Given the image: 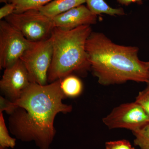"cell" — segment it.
I'll return each mask as SVG.
<instances>
[{
  "label": "cell",
  "mask_w": 149,
  "mask_h": 149,
  "mask_svg": "<svg viewBox=\"0 0 149 149\" xmlns=\"http://www.w3.org/2000/svg\"><path fill=\"white\" fill-rule=\"evenodd\" d=\"M61 80L45 85L31 83L19 98L13 102L15 109L10 115L11 133L24 142L34 141L40 149H49L56 134L54 121L59 113L71 111L64 104L65 97Z\"/></svg>",
  "instance_id": "6da1fadb"
},
{
  "label": "cell",
  "mask_w": 149,
  "mask_h": 149,
  "mask_svg": "<svg viewBox=\"0 0 149 149\" xmlns=\"http://www.w3.org/2000/svg\"><path fill=\"white\" fill-rule=\"evenodd\" d=\"M139 50L117 45L100 32H92L86 43L91 68L99 83L105 86L129 81L148 83L149 69L139 58Z\"/></svg>",
  "instance_id": "7a4b0ae2"
},
{
  "label": "cell",
  "mask_w": 149,
  "mask_h": 149,
  "mask_svg": "<svg viewBox=\"0 0 149 149\" xmlns=\"http://www.w3.org/2000/svg\"><path fill=\"white\" fill-rule=\"evenodd\" d=\"M92 32L89 25L69 30L54 27L50 36L53 56L48 73V83L91 68L86 43Z\"/></svg>",
  "instance_id": "3957f363"
},
{
  "label": "cell",
  "mask_w": 149,
  "mask_h": 149,
  "mask_svg": "<svg viewBox=\"0 0 149 149\" xmlns=\"http://www.w3.org/2000/svg\"><path fill=\"white\" fill-rule=\"evenodd\" d=\"M52 56L50 37L40 42H33L24 52L20 60L27 70L31 83L47 85Z\"/></svg>",
  "instance_id": "277c9868"
},
{
  "label": "cell",
  "mask_w": 149,
  "mask_h": 149,
  "mask_svg": "<svg viewBox=\"0 0 149 149\" xmlns=\"http://www.w3.org/2000/svg\"><path fill=\"white\" fill-rule=\"evenodd\" d=\"M5 20L32 42L49 39L54 28L52 19L44 15L38 9L13 13Z\"/></svg>",
  "instance_id": "5b68a950"
},
{
  "label": "cell",
  "mask_w": 149,
  "mask_h": 149,
  "mask_svg": "<svg viewBox=\"0 0 149 149\" xmlns=\"http://www.w3.org/2000/svg\"><path fill=\"white\" fill-rule=\"evenodd\" d=\"M30 42L6 20L0 21V67L14 64L31 46Z\"/></svg>",
  "instance_id": "8992f818"
},
{
  "label": "cell",
  "mask_w": 149,
  "mask_h": 149,
  "mask_svg": "<svg viewBox=\"0 0 149 149\" xmlns=\"http://www.w3.org/2000/svg\"><path fill=\"white\" fill-rule=\"evenodd\" d=\"M102 120L109 129L125 128L133 132L148 123L149 117L135 102L116 107Z\"/></svg>",
  "instance_id": "52a82bcc"
},
{
  "label": "cell",
  "mask_w": 149,
  "mask_h": 149,
  "mask_svg": "<svg viewBox=\"0 0 149 149\" xmlns=\"http://www.w3.org/2000/svg\"><path fill=\"white\" fill-rule=\"evenodd\" d=\"M30 83L27 70L19 59L11 66L5 69L0 81V88L7 99L14 102Z\"/></svg>",
  "instance_id": "ba28073f"
},
{
  "label": "cell",
  "mask_w": 149,
  "mask_h": 149,
  "mask_svg": "<svg viewBox=\"0 0 149 149\" xmlns=\"http://www.w3.org/2000/svg\"><path fill=\"white\" fill-rule=\"evenodd\" d=\"M97 15L82 5L52 18L54 27L69 30L83 25L95 24Z\"/></svg>",
  "instance_id": "9c48e42d"
},
{
  "label": "cell",
  "mask_w": 149,
  "mask_h": 149,
  "mask_svg": "<svg viewBox=\"0 0 149 149\" xmlns=\"http://www.w3.org/2000/svg\"><path fill=\"white\" fill-rule=\"evenodd\" d=\"M84 3H86V0H54L37 9L44 15L52 19Z\"/></svg>",
  "instance_id": "30bf717a"
},
{
  "label": "cell",
  "mask_w": 149,
  "mask_h": 149,
  "mask_svg": "<svg viewBox=\"0 0 149 149\" xmlns=\"http://www.w3.org/2000/svg\"><path fill=\"white\" fill-rule=\"evenodd\" d=\"M87 7L93 13L97 15L105 14L111 16L123 15L125 14L123 8H113L104 0H86Z\"/></svg>",
  "instance_id": "8fae6325"
},
{
  "label": "cell",
  "mask_w": 149,
  "mask_h": 149,
  "mask_svg": "<svg viewBox=\"0 0 149 149\" xmlns=\"http://www.w3.org/2000/svg\"><path fill=\"white\" fill-rule=\"evenodd\" d=\"M61 88L65 97H74L82 93L83 84L78 77L71 74L61 79Z\"/></svg>",
  "instance_id": "7c38bea8"
},
{
  "label": "cell",
  "mask_w": 149,
  "mask_h": 149,
  "mask_svg": "<svg viewBox=\"0 0 149 149\" xmlns=\"http://www.w3.org/2000/svg\"><path fill=\"white\" fill-rule=\"evenodd\" d=\"M54 0H7L15 6L14 13H21L31 9H37Z\"/></svg>",
  "instance_id": "4fadbf2b"
},
{
  "label": "cell",
  "mask_w": 149,
  "mask_h": 149,
  "mask_svg": "<svg viewBox=\"0 0 149 149\" xmlns=\"http://www.w3.org/2000/svg\"><path fill=\"white\" fill-rule=\"evenodd\" d=\"M16 145V139L9 134L2 112H0V149L13 148Z\"/></svg>",
  "instance_id": "5bb4252c"
},
{
  "label": "cell",
  "mask_w": 149,
  "mask_h": 149,
  "mask_svg": "<svg viewBox=\"0 0 149 149\" xmlns=\"http://www.w3.org/2000/svg\"><path fill=\"white\" fill-rule=\"evenodd\" d=\"M132 132L135 136L134 144L141 149H149V123Z\"/></svg>",
  "instance_id": "9a60e30c"
},
{
  "label": "cell",
  "mask_w": 149,
  "mask_h": 149,
  "mask_svg": "<svg viewBox=\"0 0 149 149\" xmlns=\"http://www.w3.org/2000/svg\"><path fill=\"white\" fill-rule=\"evenodd\" d=\"M141 91L136 97L135 102L141 106L149 117V85Z\"/></svg>",
  "instance_id": "2e32d148"
},
{
  "label": "cell",
  "mask_w": 149,
  "mask_h": 149,
  "mask_svg": "<svg viewBox=\"0 0 149 149\" xmlns=\"http://www.w3.org/2000/svg\"><path fill=\"white\" fill-rule=\"evenodd\" d=\"M105 149H135L129 141L125 140L109 141L105 143Z\"/></svg>",
  "instance_id": "e0dca14e"
},
{
  "label": "cell",
  "mask_w": 149,
  "mask_h": 149,
  "mask_svg": "<svg viewBox=\"0 0 149 149\" xmlns=\"http://www.w3.org/2000/svg\"><path fill=\"white\" fill-rule=\"evenodd\" d=\"M15 109L13 102L8 99L0 97V112L5 111L8 114L10 115Z\"/></svg>",
  "instance_id": "ac0fdd59"
},
{
  "label": "cell",
  "mask_w": 149,
  "mask_h": 149,
  "mask_svg": "<svg viewBox=\"0 0 149 149\" xmlns=\"http://www.w3.org/2000/svg\"><path fill=\"white\" fill-rule=\"evenodd\" d=\"M15 10V6L13 3H7L4 6L0 8V19L2 20L3 19L10 16L14 13Z\"/></svg>",
  "instance_id": "d6986e66"
},
{
  "label": "cell",
  "mask_w": 149,
  "mask_h": 149,
  "mask_svg": "<svg viewBox=\"0 0 149 149\" xmlns=\"http://www.w3.org/2000/svg\"><path fill=\"white\" fill-rule=\"evenodd\" d=\"M142 0H117L118 2L123 5L128 6L132 3L140 2Z\"/></svg>",
  "instance_id": "ffe728a7"
},
{
  "label": "cell",
  "mask_w": 149,
  "mask_h": 149,
  "mask_svg": "<svg viewBox=\"0 0 149 149\" xmlns=\"http://www.w3.org/2000/svg\"><path fill=\"white\" fill-rule=\"evenodd\" d=\"M0 3H7V0H0Z\"/></svg>",
  "instance_id": "44dd1931"
},
{
  "label": "cell",
  "mask_w": 149,
  "mask_h": 149,
  "mask_svg": "<svg viewBox=\"0 0 149 149\" xmlns=\"http://www.w3.org/2000/svg\"><path fill=\"white\" fill-rule=\"evenodd\" d=\"M146 63L147 66H148V68L149 69V61L147 62H146Z\"/></svg>",
  "instance_id": "7402d4cb"
},
{
  "label": "cell",
  "mask_w": 149,
  "mask_h": 149,
  "mask_svg": "<svg viewBox=\"0 0 149 149\" xmlns=\"http://www.w3.org/2000/svg\"><path fill=\"white\" fill-rule=\"evenodd\" d=\"M147 83V84H148V85H149V81H148V83Z\"/></svg>",
  "instance_id": "603a6c76"
}]
</instances>
